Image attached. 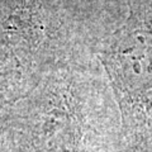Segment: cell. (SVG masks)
Instances as JSON below:
<instances>
[{"label": "cell", "instance_id": "obj_1", "mask_svg": "<svg viewBox=\"0 0 152 152\" xmlns=\"http://www.w3.org/2000/svg\"><path fill=\"white\" fill-rule=\"evenodd\" d=\"M110 47L104 64L123 109L152 112V23L143 28L132 22L117 33Z\"/></svg>", "mask_w": 152, "mask_h": 152}]
</instances>
